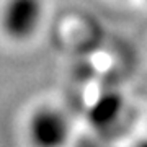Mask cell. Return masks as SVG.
<instances>
[{"label":"cell","mask_w":147,"mask_h":147,"mask_svg":"<svg viewBox=\"0 0 147 147\" xmlns=\"http://www.w3.org/2000/svg\"><path fill=\"white\" fill-rule=\"evenodd\" d=\"M44 7L41 0H7L2 26L13 39L31 38L41 25Z\"/></svg>","instance_id":"6da1fadb"},{"label":"cell","mask_w":147,"mask_h":147,"mask_svg":"<svg viewBox=\"0 0 147 147\" xmlns=\"http://www.w3.org/2000/svg\"><path fill=\"white\" fill-rule=\"evenodd\" d=\"M123 111V100L116 93H106L95 101L88 111L92 124L96 127L111 126Z\"/></svg>","instance_id":"3957f363"},{"label":"cell","mask_w":147,"mask_h":147,"mask_svg":"<svg viewBox=\"0 0 147 147\" xmlns=\"http://www.w3.org/2000/svg\"><path fill=\"white\" fill-rule=\"evenodd\" d=\"M69 132L67 118L54 108H41L30 123V136L36 147H62Z\"/></svg>","instance_id":"7a4b0ae2"},{"label":"cell","mask_w":147,"mask_h":147,"mask_svg":"<svg viewBox=\"0 0 147 147\" xmlns=\"http://www.w3.org/2000/svg\"><path fill=\"white\" fill-rule=\"evenodd\" d=\"M136 147H147V139H144L142 142H139V144H137Z\"/></svg>","instance_id":"277c9868"}]
</instances>
